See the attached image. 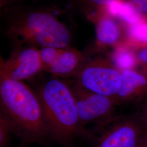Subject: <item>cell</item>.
I'll return each instance as SVG.
<instances>
[{
	"instance_id": "obj_1",
	"label": "cell",
	"mask_w": 147,
	"mask_h": 147,
	"mask_svg": "<svg viewBox=\"0 0 147 147\" xmlns=\"http://www.w3.org/2000/svg\"><path fill=\"white\" fill-rule=\"evenodd\" d=\"M1 31L15 45L71 47L72 31L64 11L53 6L21 3L3 9Z\"/></svg>"
},
{
	"instance_id": "obj_3",
	"label": "cell",
	"mask_w": 147,
	"mask_h": 147,
	"mask_svg": "<svg viewBox=\"0 0 147 147\" xmlns=\"http://www.w3.org/2000/svg\"><path fill=\"white\" fill-rule=\"evenodd\" d=\"M37 94L50 137L55 141L68 147L77 138L88 135L79 119L72 88L53 78L43 84Z\"/></svg>"
},
{
	"instance_id": "obj_9",
	"label": "cell",
	"mask_w": 147,
	"mask_h": 147,
	"mask_svg": "<svg viewBox=\"0 0 147 147\" xmlns=\"http://www.w3.org/2000/svg\"><path fill=\"white\" fill-rule=\"evenodd\" d=\"M121 84L115 100L129 99L147 86V79L131 69L121 71Z\"/></svg>"
},
{
	"instance_id": "obj_15",
	"label": "cell",
	"mask_w": 147,
	"mask_h": 147,
	"mask_svg": "<svg viewBox=\"0 0 147 147\" xmlns=\"http://www.w3.org/2000/svg\"><path fill=\"white\" fill-rule=\"evenodd\" d=\"M131 34L138 40L147 42V24H137L133 27Z\"/></svg>"
},
{
	"instance_id": "obj_10",
	"label": "cell",
	"mask_w": 147,
	"mask_h": 147,
	"mask_svg": "<svg viewBox=\"0 0 147 147\" xmlns=\"http://www.w3.org/2000/svg\"><path fill=\"white\" fill-rule=\"evenodd\" d=\"M96 37L98 42L101 45H113L119 40L121 32L116 22L111 18L103 16L97 22Z\"/></svg>"
},
{
	"instance_id": "obj_18",
	"label": "cell",
	"mask_w": 147,
	"mask_h": 147,
	"mask_svg": "<svg viewBox=\"0 0 147 147\" xmlns=\"http://www.w3.org/2000/svg\"><path fill=\"white\" fill-rule=\"evenodd\" d=\"M139 58L144 62H147V49L142 50L139 54Z\"/></svg>"
},
{
	"instance_id": "obj_11",
	"label": "cell",
	"mask_w": 147,
	"mask_h": 147,
	"mask_svg": "<svg viewBox=\"0 0 147 147\" xmlns=\"http://www.w3.org/2000/svg\"><path fill=\"white\" fill-rule=\"evenodd\" d=\"M70 11H76L90 21L97 18V11L100 7L110 5L117 0H67Z\"/></svg>"
},
{
	"instance_id": "obj_17",
	"label": "cell",
	"mask_w": 147,
	"mask_h": 147,
	"mask_svg": "<svg viewBox=\"0 0 147 147\" xmlns=\"http://www.w3.org/2000/svg\"><path fill=\"white\" fill-rule=\"evenodd\" d=\"M131 4L137 11L147 13V0H131Z\"/></svg>"
},
{
	"instance_id": "obj_13",
	"label": "cell",
	"mask_w": 147,
	"mask_h": 147,
	"mask_svg": "<svg viewBox=\"0 0 147 147\" xmlns=\"http://www.w3.org/2000/svg\"><path fill=\"white\" fill-rule=\"evenodd\" d=\"M12 131L11 122L3 112L0 115V147H8L9 134Z\"/></svg>"
},
{
	"instance_id": "obj_12",
	"label": "cell",
	"mask_w": 147,
	"mask_h": 147,
	"mask_svg": "<svg viewBox=\"0 0 147 147\" xmlns=\"http://www.w3.org/2000/svg\"><path fill=\"white\" fill-rule=\"evenodd\" d=\"M113 61L116 67L122 71L131 69L135 64L136 59L131 52L126 49H119L114 55Z\"/></svg>"
},
{
	"instance_id": "obj_2",
	"label": "cell",
	"mask_w": 147,
	"mask_h": 147,
	"mask_svg": "<svg viewBox=\"0 0 147 147\" xmlns=\"http://www.w3.org/2000/svg\"><path fill=\"white\" fill-rule=\"evenodd\" d=\"M1 111L23 143H42L50 136L40 101L23 81L0 78Z\"/></svg>"
},
{
	"instance_id": "obj_19",
	"label": "cell",
	"mask_w": 147,
	"mask_h": 147,
	"mask_svg": "<svg viewBox=\"0 0 147 147\" xmlns=\"http://www.w3.org/2000/svg\"><path fill=\"white\" fill-rule=\"evenodd\" d=\"M3 1V0H0V2H1V1Z\"/></svg>"
},
{
	"instance_id": "obj_5",
	"label": "cell",
	"mask_w": 147,
	"mask_h": 147,
	"mask_svg": "<svg viewBox=\"0 0 147 147\" xmlns=\"http://www.w3.org/2000/svg\"><path fill=\"white\" fill-rule=\"evenodd\" d=\"M42 71L40 49L29 45H15L9 58L1 59L0 78L23 81Z\"/></svg>"
},
{
	"instance_id": "obj_7",
	"label": "cell",
	"mask_w": 147,
	"mask_h": 147,
	"mask_svg": "<svg viewBox=\"0 0 147 147\" xmlns=\"http://www.w3.org/2000/svg\"><path fill=\"white\" fill-rule=\"evenodd\" d=\"M72 89L82 126L101 120L111 113L116 102L113 98L90 92L78 85Z\"/></svg>"
},
{
	"instance_id": "obj_6",
	"label": "cell",
	"mask_w": 147,
	"mask_h": 147,
	"mask_svg": "<svg viewBox=\"0 0 147 147\" xmlns=\"http://www.w3.org/2000/svg\"><path fill=\"white\" fill-rule=\"evenodd\" d=\"M42 71L62 78L76 76L86 62L84 53L71 47L40 49Z\"/></svg>"
},
{
	"instance_id": "obj_8",
	"label": "cell",
	"mask_w": 147,
	"mask_h": 147,
	"mask_svg": "<svg viewBox=\"0 0 147 147\" xmlns=\"http://www.w3.org/2000/svg\"><path fill=\"white\" fill-rule=\"evenodd\" d=\"M141 131L130 121H121L111 126L101 136L96 147H138Z\"/></svg>"
},
{
	"instance_id": "obj_14",
	"label": "cell",
	"mask_w": 147,
	"mask_h": 147,
	"mask_svg": "<svg viewBox=\"0 0 147 147\" xmlns=\"http://www.w3.org/2000/svg\"><path fill=\"white\" fill-rule=\"evenodd\" d=\"M121 16L126 22L131 24L136 22L140 19L136 9L130 3H121L119 14V16Z\"/></svg>"
},
{
	"instance_id": "obj_16",
	"label": "cell",
	"mask_w": 147,
	"mask_h": 147,
	"mask_svg": "<svg viewBox=\"0 0 147 147\" xmlns=\"http://www.w3.org/2000/svg\"><path fill=\"white\" fill-rule=\"evenodd\" d=\"M40 0H3L0 2V8L2 10L11 5L21 3H37Z\"/></svg>"
},
{
	"instance_id": "obj_4",
	"label": "cell",
	"mask_w": 147,
	"mask_h": 147,
	"mask_svg": "<svg viewBox=\"0 0 147 147\" xmlns=\"http://www.w3.org/2000/svg\"><path fill=\"white\" fill-rule=\"evenodd\" d=\"M80 87L115 99L121 84V71L99 61H86L76 75Z\"/></svg>"
}]
</instances>
